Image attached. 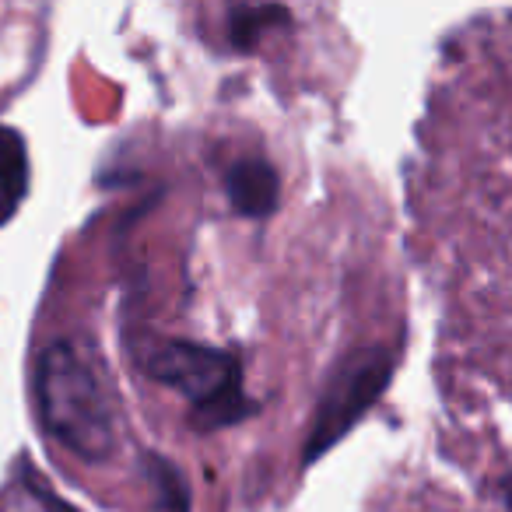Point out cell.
<instances>
[{"label": "cell", "mask_w": 512, "mask_h": 512, "mask_svg": "<svg viewBox=\"0 0 512 512\" xmlns=\"http://www.w3.org/2000/svg\"><path fill=\"white\" fill-rule=\"evenodd\" d=\"M15 484H18V491L29 498L32 512H78L64 495H57V491L50 488L46 474L39 467H32L29 456H18L15 460Z\"/></svg>", "instance_id": "ba28073f"}, {"label": "cell", "mask_w": 512, "mask_h": 512, "mask_svg": "<svg viewBox=\"0 0 512 512\" xmlns=\"http://www.w3.org/2000/svg\"><path fill=\"white\" fill-rule=\"evenodd\" d=\"M32 400L43 432L81 463H109L120 449V411L102 369L71 337H53L36 358Z\"/></svg>", "instance_id": "6da1fadb"}, {"label": "cell", "mask_w": 512, "mask_h": 512, "mask_svg": "<svg viewBox=\"0 0 512 512\" xmlns=\"http://www.w3.org/2000/svg\"><path fill=\"white\" fill-rule=\"evenodd\" d=\"M137 369L158 386L183 393L190 404L193 432H221V428L242 425L260 411L246 393V372L235 348L186 341V337H165V341H130Z\"/></svg>", "instance_id": "7a4b0ae2"}, {"label": "cell", "mask_w": 512, "mask_h": 512, "mask_svg": "<svg viewBox=\"0 0 512 512\" xmlns=\"http://www.w3.org/2000/svg\"><path fill=\"white\" fill-rule=\"evenodd\" d=\"M137 463H141V474L148 477V484L155 488V509L193 512V491L186 474L179 470V463H172L169 456L155 453V449L137 456Z\"/></svg>", "instance_id": "52a82bcc"}, {"label": "cell", "mask_w": 512, "mask_h": 512, "mask_svg": "<svg viewBox=\"0 0 512 512\" xmlns=\"http://www.w3.org/2000/svg\"><path fill=\"white\" fill-rule=\"evenodd\" d=\"M292 25V11L281 4H235L225 15V36L239 53H249L267 32L288 29Z\"/></svg>", "instance_id": "8992f818"}, {"label": "cell", "mask_w": 512, "mask_h": 512, "mask_svg": "<svg viewBox=\"0 0 512 512\" xmlns=\"http://www.w3.org/2000/svg\"><path fill=\"white\" fill-rule=\"evenodd\" d=\"M397 372V351L383 344L355 348L334 365L316 400V411L309 418V432L302 442V467H313L316 460L330 453L386 393Z\"/></svg>", "instance_id": "3957f363"}, {"label": "cell", "mask_w": 512, "mask_h": 512, "mask_svg": "<svg viewBox=\"0 0 512 512\" xmlns=\"http://www.w3.org/2000/svg\"><path fill=\"white\" fill-rule=\"evenodd\" d=\"M221 186H225L232 211L242 218L267 221L281 207V172L264 155L235 158L221 176Z\"/></svg>", "instance_id": "277c9868"}, {"label": "cell", "mask_w": 512, "mask_h": 512, "mask_svg": "<svg viewBox=\"0 0 512 512\" xmlns=\"http://www.w3.org/2000/svg\"><path fill=\"white\" fill-rule=\"evenodd\" d=\"M32 186L29 169V144H25L22 130L0 123V228L8 225L25 204Z\"/></svg>", "instance_id": "5b68a950"}]
</instances>
